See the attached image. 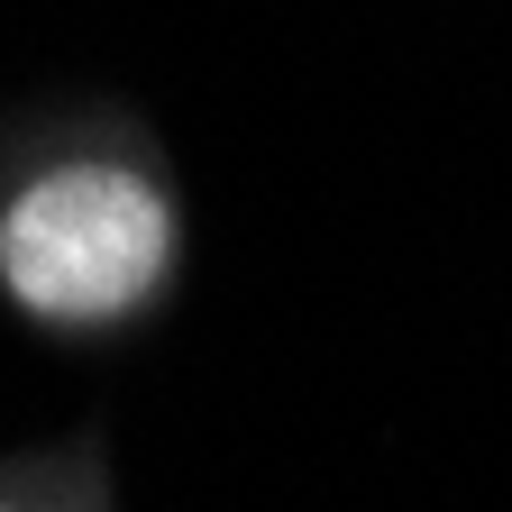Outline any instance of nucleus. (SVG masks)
<instances>
[{"label": "nucleus", "mask_w": 512, "mask_h": 512, "mask_svg": "<svg viewBox=\"0 0 512 512\" xmlns=\"http://www.w3.org/2000/svg\"><path fill=\"white\" fill-rule=\"evenodd\" d=\"M165 247H174V220L138 174L64 165V174L28 183L0 220V284L37 320L92 330V320H119L156 293Z\"/></svg>", "instance_id": "obj_1"}, {"label": "nucleus", "mask_w": 512, "mask_h": 512, "mask_svg": "<svg viewBox=\"0 0 512 512\" xmlns=\"http://www.w3.org/2000/svg\"><path fill=\"white\" fill-rule=\"evenodd\" d=\"M0 512H10V503H0Z\"/></svg>", "instance_id": "obj_2"}]
</instances>
